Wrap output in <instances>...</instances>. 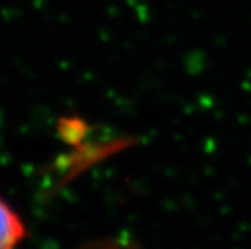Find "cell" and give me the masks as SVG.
Here are the masks:
<instances>
[{"label": "cell", "mask_w": 251, "mask_h": 249, "mask_svg": "<svg viewBox=\"0 0 251 249\" xmlns=\"http://www.w3.org/2000/svg\"><path fill=\"white\" fill-rule=\"evenodd\" d=\"M25 236L26 228L21 218L0 200V249H15Z\"/></svg>", "instance_id": "1"}]
</instances>
